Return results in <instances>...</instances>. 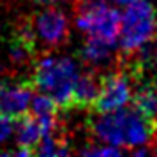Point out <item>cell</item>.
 <instances>
[{
  "label": "cell",
  "instance_id": "5b68a950",
  "mask_svg": "<svg viewBox=\"0 0 157 157\" xmlns=\"http://www.w3.org/2000/svg\"><path fill=\"white\" fill-rule=\"evenodd\" d=\"M30 30L39 43L48 48H57L69 37V16L55 6H46V9L34 14Z\"/></svg>",
  "mask_w": 157,
  "mask_h": 157
},
{
  "label": "cell",
  "instance_id": "277c9868",
  "mask_svg": "<svg viewBox=\"0 0 157 157\" xmlns=\"http://www.w3.org/2000/svg\"><path fill=\"white\" fill-rule=\"evenodd\" d=\"M76 27L88 39L117 44L120 11L109 0H81L76 11Z\"/></svg>",
  "mask_w": 157,
  "mask_h": 157
},
{
  "label": "cell",
  "instance_id": "4fadbf2b",
  "mask_svg": "<svg viewBox=\"0 0 157 157\" xmlns=\"http://www.w3.org/2000/svg\"><path fill=\"white\" fill-rule=\"evenodd\" d=\"M57 108L58 106L55 104L53 99H50L48 95H44L41 92H37L32 97L29 113L36 115L39 118H53V117H57Z\"/></svg>",
  "mask_w": 157,
  "mask_h": 157
},
{
  "label": "cell",
  "instance_id": "7a4b0ae2",
  "mask_svg": "<svg viewBox=\"0 0 157 157\" xmlns=\"http://www.w3.org/2000/svg\"><path fill=\"white\" fill-rule=\"evenodd\" d=\"M79 74V65L72 57L44 55L36 65L34 85L37 92L53 99L57 106H69Z\"/></svg>",
  "mask_w": 157,
  "mask_h": 157
},
{
  "label": "cell",
  "instance_id": "5bb4252c",
  "mask_svg": "<svg viewBox=\"0 0 157 157\" xmlns=\"http://www.w3.org/2000/svg\"><path fill=\"white\" fill-rule=\"evenodd\" d=\"M124 150L113 145H106V143H99V145H92L88 148L79 150L81 155H88V157H118L122 155Z\"/></svg>",
  "mask_w": 157,
  "mask_h": 157
},
{
  "label": "cell",
  "instance_id": "ba28073f",
  "mask_svg": "<svg viewBox=\"0 0 157 157\" xmlns=\"http://www.w3.org/2000/svg\"><path fill=\"white\" fill-rule=\"evenodd\" d=\"M34 92L27 85H0V115L9 118H20L29 113Z\"/></svg>",
  "mask_w": 157,
  "mask_h": 157
},
{
  "label": "cell",
  "instance_id": "3957f363",
  "mask_svg": "<svg viewBox=\"0 0 157 157\" xmlns=\"http://www.w3.org/2000/svg\"><path fill=\"white\" fill-rule=\"evenodd\" d=\"M157 34V9L148 0H138L120 13L118 41L124 53H136Z\"/></svg>",
  "mask_w": 157,
  "mask_h": 157
},
{
  "label": "cell",
  "instance_id": "ac0fdd59",
  "mask_svg": "<svg viewBox=\"0 0 157 157\" xmlns=\"http://www.w3.org/2000/svg\"><path fill=\"white\" fill-rule=\"evenodd\" d=\"M37 4H41V6H57L60 2H64V0H36Z\"/></svg>",
  "mask_w": 157,
  "mask_h": 157
},
{
  "label": "cell",
  "instance_id": "e0dca14e",
  "mask_svg": "<svg viewBox=\"0 0 157 157\" xmlns=\"http://www.w3.org/2000/svg\"><path fill=\"white\" fill-rule=\"evenodd\" d=\"M152 154H157V122H155V127H154V132H152Z\"/></svg>",
  "mask_w": 157,
  "mask_h": 157
},
{
  "label": "cell",
  "instance_id": "9a60e30c",
  "mask_svg": "<svg viewBox=\"0 0 157 157\" xmlns=\"http://www.w3.org/2000/svg\"><path fill=\"white\" fill-rule=\"evenodd\" d=\"M13 134H14V118L0 115V145H4Z\"/></svg>",
  "mask_w": 157,
  "mask_h": 157
},
{
  "label": "cell",
  "instance_id": "7c38bea8",
  "mask_svg": "<svg viewBox=\"0 0 157 157\" xmlns=\"http://www.w3.org/2000/svg\"><path fill=\"white\" fill-rule=\"evenodd\" d=\"M34 154L37 155H44V157H55V155H67L71 154V148L65 141H62L60 138L53 134H48L44 136L43 140L39 141L36 148H34Z\"/></svg>",
  "mask_w": 157,
  "mask_h": 157
},
{
  "label": "cell",
  "instance_id": "52a82bcc",
  "mask_svg": "<svg viewBox=\"0 0 157 157\" xmlns=\"http://www.w3.org/2000/svg\"><path fill=\"white\" fill-rule=\"evenodd\" d=\"M57 129V117L53 118H39L36 115H23L20 122L14 124V140L16 147L34 150L44 136L53 134Z\"/></svg>",
  "mask_w": 157,
  "mask_h": 157
},
{
  "label": "cell",
  "instance_id": "6da1fadb",
  "mask_svg": "<svg viewBox=\"0 0 157 157\" xmlns=\"http://www.w3.org/2000/svg\"><path fill=\"white\" fill-rule=\"evenodd\" d=\"M92 132L99 143L134 150L152 141L154 124L138 108H120L101 113L92 122Z\"/></svg>",
  "mask_w": 157,
  "mask_h": 157
},
{
  "label": "cell",
  "instance_id": "8992f818",
  "mask_svg": "<svg viewBox=\"0 0 157 157\" xmlns=\"http://www.w3.org/2000/svg\"><path fill=\"white\" fill-rule=\"evenodd\" d=\"M132 81L125 72H113L101 81L97 99L94 102L95 109L99 113L106 111H115L120 108L129 106L132 101Z\"/></svg>",
  "mask_w": 157,
  "mask_h": 157
},
{
  "label": "cell",
  "instance_id": "30bf717a",
  "mask_svg": "<svg viewBox=\"0 0 157 157\" xmlns=\"http://www.w3.org/2000/svg\"><path fill=\"white\" fill-rule=\"evenodd\" d=\"M117 44H109L104 41H97V39H88L86 37L85 44H83V60L92 67H102V65L109 64V60L113 57Z\"/></svg>",
  "mask_w": 157,
  "mask_h": 157
},
{
  "label": "cell",
  "instance_id": "8fae6325",
  "mask_svg": "<svg viewBox=\"0 0 157 157\" xmlns=\"http://www.w3.org/2000/svg\"><path fill=\"white\" fill-rule=\"evenodd\" d=\"M134 108H138L152 124L157 122V88L155 86H143L140 92L132 95Z\"/></svg>",
  "mask_w": 157,
  "mask_h": 157
},
{
  "label": "cell",
  "instance_id": "d6986e66",
  "mask_svg": "<svg viewBox=\"0 0 157 157\" xmlns=\"http://www.w3.org/2000/svg\"><path fill=\"white\" fill-rule=\"evenodd\" d=\"M113 4H117V6H122V7H125V6H129V4H134V2H138V0H111Z\"/></svg>",
  "mask_w": 157,
  "mask_h": 157
},
{
  "label": "cell",
  "instance_id": "9c48e42d",
  "mask_svg": "<svg viewBox=\"0 0 157 157\" xmlns=\"http://www.w3.org/2000/svg\"><path fill=\"white\" fill-rule=\"evenodd\" d=\"M101 81L90 72H81L78 81L74 85V92H72V104L76 106H90L95 102L97 94H99Z\"/></svg>",
  "mask_w": 157,
  "mask_h": 157
},
{
  "label": "cell",
  "instance_id": "2e32d148",
  "mask_svg": "<svg viewBox=\"0 0 157 157\" xmlns=\"http://www.w3.org/2000/svg\"><path fill=\"white\" fill-rule=\"evenodd\" d=\"M27 48H29V44H25V43L14 44V46H13V50H11V57L14 58V60H18V62L25 60V58H27V55H29Z\"/></svg>",
  "mask_w": 157,
  "mask_h": 157
}]
</instances>
